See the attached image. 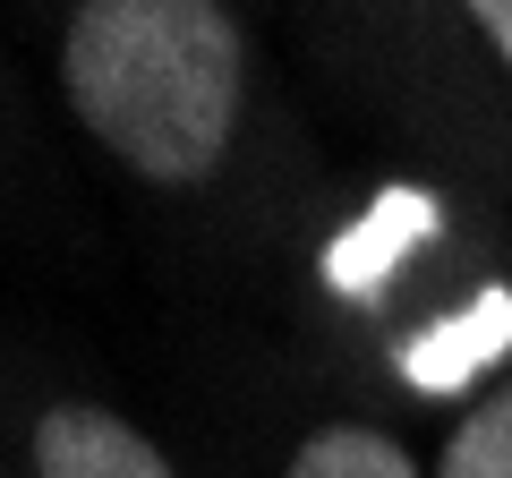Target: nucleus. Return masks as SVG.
Segmentation results:
<instances>
[{
  "label": "nucleus",
  "mask_w": 512,
  "mask_h": 478,
  "mask_svg": "<svg viewBox=\"0 0 512 478\" xmlns=\"http://www.w3.org/2000/svg\"><path fill=\"white\" fill-rule=\"evenodd\" d=\"M239 18L214 0H86L60 35V94L146 180H205L239 129Z\"/></svg>",
  "instance_id": "f257e3e1"
},
{
  "label": "nucleus",
  "mask_w": 512,
  "mask_h": 478,
  "mask_svg": "<svg viewBox=\"0 0 512 478\" xmlns=\"http://www.w3.org/2000/svg\"><path fill=\"white\" fill-rule=\"evenodd\" d=\"M35 478H180L128 419L94 402H60L35 427Z\"/></svg>",
  "instance_id": "f03ea898"
},
{
  "label": "nucleus",
  "mask_w": 512,
  "mask_h": 478,
  "mask_svg": "<svg viewBox=\"0 0 512 478\" xmlns=\"http://www.w3.org/2000/svg\"><path fill=\"white\" fill-rule=\"evenodd\" d=\"M291 478H419V470H410V453L393 436H376V427H316V436L299 444Z\"/></svg>",
  "instance_id": "7ed1b4c3"
},
{
  "label": "nucleus",
  "mask_w": 512,
  "mask_h": 478,
  "mask_svg": "<svg viewBox=\"0 0 512 478\" xmlns=\"http://www.w3.org/2000/svg\"><path fill=\"white\" fill-rule=\"evenodd\" d=\"M504 333H512V308L487 291V308H478L470 325H453V333H436V342L410 350V368H402V376H410V385H427V393H444V385H461V376L478 368V350H495Z\"/></svg>",
  "instance_id": "20e7f679"
},
{
  "label": "nucleus",
  "mask_w": 512,
  "mask_h": 478,
  "mask_svg": "<svg viewBox=\"0 0 512 478\" xmlns=\"http://www.w3.org/2000/svg\"><path fill=\"white\" fill-rule=\"evenodd\" d=\"M436 478H512V385H495L487 402L453 427Z\"/></svg>",
  "instance_id": "39448f33"
},
{
  "label": "nucleus",
  "mask_w": 512,
  "mask_h": 478,
  "mask_svg": "<svg viewBox=\"0 0 512 478\" xmlns=\"http://www.w3.org/2000/svg\"><path fill=\"white\" fill-rule=\"evenodd\" d=\"M478 26H487V43L512 60V0H478Z\"/></svg>",
  "instance_id": "423d86ee"
}]
</instances>
